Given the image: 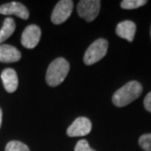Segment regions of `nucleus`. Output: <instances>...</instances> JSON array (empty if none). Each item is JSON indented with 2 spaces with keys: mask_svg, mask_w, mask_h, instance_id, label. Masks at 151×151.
Here are the masks:
<instances>
[{
  "mask_svg": "<svg viewBox=\"0 0 151 151\" xmlns=\"http://www.w3.org/2000/svg\"><path fill=\"white\" fill-rule=\"evenodd\" d=\"M1 124H2V110L0 108V128H1Z\"/></svg>",
  "mask_w": 151,
  "mask_h": 151,
  "instance_id": "nucleus-18",
  "label": "nucleus"
},
{
  "mask_svg": "<svg viewBox=\"0 0 151 151\" xmlns=\"http://www.w3.org/2000/svg\"><path fill=\"white\" fill-rule=\"evenodd\" d=\"M16 29V24H15L14 19L12 18H6L3 22L2 28L0 29V43L4 42L6 39L13 35V32Z\"/></svg>",
  "mask_w": 151,
  "mask_h": 151,
  "instance_id": "nucleus-12",
  "label": "nucleus"
},
{
  "mask_svg": "<svg viewBox=\"0 0 151 151\" xmlns=\"http://www.w3.org/2000/svg\"><path fill=\"white\" fill-rule=\"evenodd\" d=\"M41 37V31L37 25L28 26L23 32L22 37H21V42L23 46L26 48L32 49L35 48L38 44Z\"/></svg>",
  "mask_w": 151,
  "mask_h": 151,
  "instance_id": "nucleus-7",
  "label": "nucleus"
},
{
  "mask_svg": "<svg viewBox=\"0 0 151 151\" xmlns=\"http://www.w3.org/2000/svg\"><path fill=\"white\" fill-rule=\"evenodd\" d=\"M135 32H137V26L132 21L129 20H126L119 23L116 28V34L118 37L126 39L129 42L134 40Z\"/></svg>",
  "mask_w": 151,
  "mask_h": 151,
  "instance_id": "nucleus-9",
  "label": "nucleus"
},
{
  "mask_svg": "<svg viewBox=\"0 0 151 151\" xmlns=\"http://www.w3.org/2000/svg\"><path fill=\"white\" fill-rule=\"evenodd\" d=\"M142 93V86L137 81L127 83L119 88L112 96V101L115 106L124 107L137 99Z\"/></svg>",
  "mask_w": 151,
  "mask_h": 151,
  "instance_id": "nucleus-1",
  "label": "nucleus"
},
{
  "mask_svg": "<svg viewBox=\"0 0 151 151\" xmlns=\"http://www.w3.org/2000/svg\"><path fill=\"white\" fill-rule=\"evenodd\" d=\"M108 50V41L104 38H98L89 45L83 56L86 65H92L100 61L106 55Z\"/></svg>",
  "mask_w": 151,
  "mask_h": 151,
  "instance_id": "nucleus-3",
  "label": "nucleus"
},
{
  "mask_svg": "<svg viewBox=\"0 0 151 151\" xmlns=\"http://www.w3.org/2000/svg\"><path fill=\"white\" fill-rule=\"evenodd\" d=\"M74 8V2L71 0H61L56 4L51 14V22L55 25L66 22L71 16Z\"/></svg>",
  "mask_w": 151,
  "mask_h": 151,
  "instance_id": "nucleus-5",
  "label": "nucleus"
},
{
  "mask_svg": "<svg viewBox=\"0 0 151 151\" xmlns=\"http://www.w3.org/2000/svg\"><path fill=\"white\" fill-rule=\"evenodd\" d=\"M1 80L6 91L9 93L15 92L18 88V76L13 69H5L1 73Z\"/></svg>",
  "mask_w": 151,
  "mask_h": 151,
  "instance_id": "nucleus-10",
  "label": "nucleus"
},
{
  "mask_svg": "<svg viewBox=\"0 0 151 151\" xmlns=\"http://www.w3.org/2000/svg\"><path fill=\"white\" fill-rule=\"evenodd\" d=\"M143 104H144V108H145L148 112L151 113V91L145 96L144 101H143Z\"/></svg>",
  "mask_w": 151,
  "mask_h": 151,
  "instance_id": "nucleus-17",
  "label": "nucleus"
},
{
  "mask_svg": "<svg viewBox=\"0 0 151 151\" xmlns=\"http://www.w3.org/2000/svg\"><path fill=\"white\" fill-rule=\"evenodd\" d=\"M150 37H151V28H150Z\"/></svg>",
  "mask_w": 151,
  "mask_h": 151,
  "instance_id": "nucleus-19",
  "label": "nucleus"
},
{
  "mask_svg": "<svg viewBox=\"0 0 151 151\" xmlns=\"http://www.w3.org/2000/svg\"><path fill=\"white\" fill-rule=\"evenodd\" d=\"M70 71V64L64 58H57L50 63L47 69L45 80L49 86H57L61 84Z\"/></svg>",
  "mask_w": 151,
  "mask_h": 151,
  "instance_id": "nucleus-2",
  "label": "nucleus"
},
{
  "mask_svg": "<svg viewBox=\"0 0 151 151\" xmlns=\"http://www.w3.org/2000/svg\"><path fill=\"white\" fill-rule=\"evenodd\" d=\"M146 3V0H124L121 2V7L127 10H132V9L142 7Z\"/></svg>",
  "mask_w": 151,
  "mask_h": 151,
  "instance_id": "nucleus-13",
  "label": "nucleus"
},
{
  "mask_svg": "<svg viewBox=\"0 0 151 151\" xmlns=\"http://www.w3.org/2000/svg\"><path fill=\"white\" fill-rule=\"evenodd\" d=\"M75 151H95L89 146L88 142L86 139H81L75 146Z\"/></svg>",
  "mask_w": 151,
  "mask_h": 151,
  "instance_id": "nucleus-16",
  "label": "nucleus"
},
{
  "mask_svg": "<svg viewBox=\"0 0 151 151\" xmlns=\"http://www.w3.org/2000/svg\"><path fill=\"white\" fill-rule=\"evenodd\" d=\"M140 147L145 151H151V134H142L138 140Z\"/></svg>",
  "mask_w": 151,
  "mask_h": 151,
  "instance_id": "nucleus-15",
  "label": "nucleus"
},
{
  "mask_svg": "<svg viewBox=\"0 0 151 151\" xmlns=\"http://www.w3.org/2000/svg\"><path fill=\"white\" fill-rule=\"evenodd\" d=\"M92 125L89 119H87L86 117H78L68 128L67 134L71 137H84L89 134Z\"/></svg>",
  "mask_w": 151,
  "mask_h": 151,
  "instance_id": "nucleus-6",
  "label": "nucleus"
},
{
  "mask_svg": "<svg viewBox=\"0 0 151 151\" xmlns=\"http://www.w3.org/2000/svg\"><path fill=\"white\" fill-rule=\"evenodd\" d=\"M21 59V52L17 48L8 44H0V62L14 63Z\"/></svg>",
  "mask_w": 151,
  "mask_h": 151,
  "instance_id": "nucleus-11",
  "label": "nucleus"
},
{
  "mask_svg": "<svg viewBox=\"0 0 151 151\" xmlns=\"http://www.w3.org/2000/svg\"><path fill=\"white\" fill-rule=\"evenodd\" d=\"M100 6L99 0H81L77 7L78 14L86 22H92L98 16Z\"/></svg>",
  "mask_w": 151,
  "mask_h": 151,
  "instance_id": "nucleus-4",
  "label": "nucleus"
},
{
  "mask_svg": "<svg viewBox=\"0 0 151 151\" xmlns=\"http://www.w3.org/2000/svg\"><path fill=\"white\" fill-rule=\"evenodd\" d=\"M5 151H29V149L25 143L18 140H12L6 145Z\"/></svg>",
  "mask_w": 151,
  "mask_h": 151,
  "instance_id": "nucleus-14",
  "label": "nucleus"
},
{
  "mask_svg": "<svg viewBox=\"0 0 151 151\" xmlns=\"http://www.w3.org/2000/svg\"><path fill=\"white\" fill-rule=\"evenodd\" d=\"M0 14L6 15V16L15 15V16L19 17L23 20L29 19V12L28 8L22 3L16 1L8 2L0 6Z\"/></svg>",
  "mask_w": 151,
  "mask_h": 151,
  "instance_id": "nucleus-8",
  "label": "nucleus"
}]
</instances>
